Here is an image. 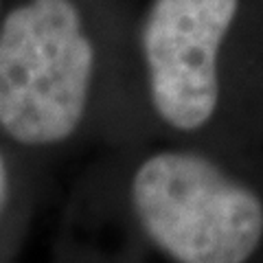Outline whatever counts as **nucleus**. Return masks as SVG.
Here are the masks:
<instances>
[{
  "label": "nucleus",
  "mask_w": 263,
  "mask_h": 263,
  "mask_svg": "<svg viewBox=\"0 0 263 263\" xmlns=\"http://www.w3.org/2000/svg\"><path fill=\"white\" fill-rule=\"evenodd\" d=\"M239 0H154L143 51L156 112L176 129L193 132L217 108V53Z\"/></svg>",
  "instance_id": "nucleus-3"
},
{
  "label": "nucleus",
  "mask_w": 263,
  "mask_h": 263,
  "mask_svg": "<svg viewBox=\"0 0 263 263\" xmlns=\"http://www.w3.org/2000/svg\"><path fill=\"white\" fill-rule=\"evenodd\" d=\"M0 191H3V167H0Z\"/></svg>",
  "instance_id": "nucleus-4"
},
{
  "label": "nucleus",
  "mask_w": 263,
  "mask_h": 263,
  "mask_svg": "<svg viewBox=\"0 0 263 263\" xmlns=\"http://www.w3.org/2000/svg\"><path fill=\"white\" fill-rule=\"evenodd\" d=\"M132 200L147 235L178 263H243L261 243V200L202 156L149 158Z\"/></svg>",
  "instance_id": "nucleus-2"
},
{
  "label": "nucleus",
  "mask_w": 263,
  "mask_h": 263,
  "mask_svg": "<svg viewBox=\"0 0 263 263\" xmlns=\"http://www.w3.org/2000/svg\"><path fill=\"white\" fill-rule=\"evenodd\" d=\"M95 51L70 0H29L0 29V125L24 145L68 138L86 110Z\"/></svg>",
  "instance_id": "nucleus-1"
}]
</instances>
